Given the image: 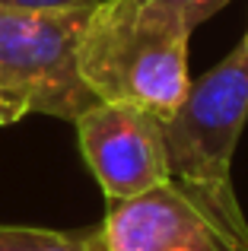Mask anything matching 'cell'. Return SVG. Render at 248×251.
<instances>
[{
  "label": "cell",
  "instance_id": "cell-1",
  "mask_svg": "<svg viewBox=\"0 0 248 251\" xmlns=\"http://www.w3.org/2000/svg\"><path fill=\"white\" fill-rule=\"evenodd\" d=\"M191 29L159 0H102L80 35V74L99 102L134 105L166 121L185 99Z\"/></svg>",
  "mask_w": 248,
  "mask_h": 251
},
{
  "label": "cell",
  "instance_id": "cell-2",
  "mask_svg": "<svg viewBox=\"0 0 248 251\" xmlns=\"http://www.w3.org/2000/svg\"><path fill=\"white\" fill-rule=\"evenodd\" d=\"M159 124L172 181L223 229L232 248L248 251V220L232 188V156L248 124V45H236L194 80Z\"/></svg>",
  "mask_w": 248,
  "mask_h": 251
},
{
  "label": "cell",
  "instance_id": "cell-3",
  "mask_svg": "<svg viewBox=\"0 0 248 251\" xmlns=\"http://www.w3.org/2000/svg\"><path fill=\"white\" fill-rule=\"evenodd\" d=\"M89 10L0 6V124L25 115L76 121L99 102L76 61Z\"/></svg>",
  "mask_w": 248,
  "mask_h": 251
},
{
  "label": "cell",
  "instance_id": "cell-4",
  "mask_svg": "<svg viewBox=\"0 0 248 251\" xmlns=\"http://www.w3.org/2000/svg\"><path fill=\"white\" fill-rule=\"evenodd\" d=\"M80 153L108 201L172 181L159 118L118 102H96L76 118Z\"/></svg>",
  "mask_w": 248,
  "mask_h": 251
},
{
  "label": "cell",
  "instance_id": "cell-5",
  "mask_svg": "<svg viewBox=\"0 0 248 251\" xmlns=\"http://www.w3.org/2000/svg\"><path fill=\"white\" fill-rule=\"evenodd\" d=\"M99 229L105 251H236L175 181L108 201Z\"/></svg>",
  "mask_w": 248,
  "mask_h": 251
},
{
  "label": "cell",
  "instance_id": "cell-6",
  "mask_svg": "<svg viewBox=\"0 0 248 251\" xmlns=\"http://www.w3.org/2000/svg\"><path fill=\"white\" fill-rule=\"evenodd\" d=\"M23 251H105L102 242V229H76V232H54L51 229L48 239L35 242V245L23 248Z\"/></svg>",
  "mask_w": 248,
  "mask_h": 251
},
{
  "label": "cell",
  "instance_id": "cell-7",
  "mask_svg": "<svg viewBox=\"0 0 248 251\" xmlns=\"http://www.w3.org/2000/svg\"><path fill=\"white\" fill-rule=\"evenodd\" d=\"M159 3L172 6L175 13H181V19L188 23V29H198L200 23H207V19L213 16V13H220L229 0H159Z\"/></svg>",
  "mask_w": 248,
  "mask_h": 251
},
{
  "label": "cell",
  "instance_id": "cell-8",
  "mask_svg": "<svg viewBox=\"0 0 248 251\" xmlns=\"http://www.w3.org/2000/svg\"><path fill=\"white\" fill-rule=\"evenodd\" d=\"M51 229H32V226H0V251H23L35 242L48 239Z\"/></svg>",
  "mask_w": 248,
  "mask_h": 251
},
{
  "label": "cell",
  "instance_id": "cell-9",
  "mask_svg": "<svg viewBox=\"0 0 248 251\" xmlns=\"http://www.w3.org/2000/svg\"><path fill=\"white\" fill-rule=\"evenodd\" d=\"M96 3L102 0H0V6H13V10H76Z\"/></svg>",
  "mask_w": 248,
  "mask_h": 251
},
{
  "label": "cell",
  "instance_id": "cell-10",
  "mask_svg": "<svg viewBox=\"0 0 248 251\" xmlns=\"http://www.w3.org/2000/svg\"><path fill=\"white\" fill-rule=\"evenodd\" d=\"M245 45H248V38H245Z\"/></svg>",
  "mask_w": 248,
  "mask_h": 251
}]
</instances>
